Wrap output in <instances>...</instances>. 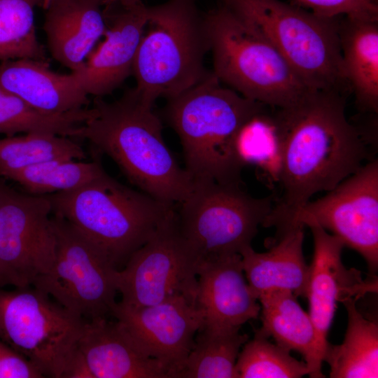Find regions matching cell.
<instances>
[{"label":"cell","mask_w":378,"mask_h":378,"mask_svg":"<svg viewBox=\"0 0 378 378\" xmlns=\"http://www.w3.org/2000/svg\"><path fill=\"white\" fill-rule=\"evenodd\" d=\"M275 109L273 144L282 195L262 226L278 229L314 195L332 190L357 172L369 152L363 133L347 120L340 93L314 90Z\"/></svg>","instance_id":"cell-1"},{"label":"cell","mask_w":378,"mask_h":378,"mask_svg":"<svg viewBox=\"0 0 378 378\" xmlns=\"http://www.w3.org/2000/svg\"><path fill=\"white\" fill-rule=\"evenodd\" d=\"M93 113L69 137L85 139L106 154L142 192L169 204L184 200L194 181L164 142L160 117L134 88L119 99L94 97Z\"/></svg>","instance_id":"cell-2"},{"label":"cell","mask_w":378,"mask_h":378,"mask_svg":"<svg viewBox=\"0 0 378 378\" xmlns=\"http://www.w3.org/2000/svg\"><path fill=\"white\" fill-rule=\"evenodd\" d=\"M267 106L224 85L212 71L167 99L164 115L179 137L193 181L241 183L245 165L237 149L238 133Z\"/></svg>","instance_id":"cell-3"},{"label":"cell","mask_w":378,"mask_h":378,"mask_svg":"<svg viewBox=\"0 0 378 378\" xmlns=\"http://www.w3.org/2000/svg\"><path fill=\"white\" fill-rule=\"evenodd\" d=\"M48 196L52 214L95 243L116 267L126 263L175 209L106 172L77 188Z\"/></svg>","instance_id":"cell-4"},{"label":"cell","mask_w":378,"mask_h":378,"mask_svg":"<svg viewBox=\"0 0 378 378\" xmlns=\"http://www.w3.org/2000/svg\"><path fill=\"white\" fill-rule=\"evenodd\" d=\"M213 72L242 96L274 108L298 102L311 92L278 50L227 7L204 13Z\"/></svg>","instance_id":"cell-5"},{"label":"cell","mask_w":378,"mask_h":378,"mask_svg":"<svg viewBox=\"0 0 378 378\" xmlns=\"http://www.w3.org/2000/svg\"><path fill=\"white\" fill-rule=\"evenodd\" d=\"M209 52L204 13L196 0H168L148 7V22L132 68L135 90L153 106L160 97L171 99L200 81Z\"/></svg>","instance_id":"cell-6"},{"label":"cell","mask_w":378,"mask_h":378,"mask_svg":"<svg viewBox=\"0 0 378 378\" xmlns=\"http://www.w3.org/2000/svg\"><path fill=\"white\" fill-rule=\"evenodd\" d=\"M262 34L312 89L350 91L340 44L339 18L279 0H218Z\"/></svg>","instance_id":"cell-7"},{"label":"cell","mask_w":378,"mask_h":378,"mask_svg":"<svg viewBox=\"0 0 378 378\" xmlns=\"http://www.w3.org/2000/svg\"><path fill=\"white\" fill-rule=\"evenodd\" d=\"M274 202L247 194L240 184L194 181L175 213L181 233L200 261L239 254L251 246Z\"/></svg>","instance_id":"cell-8"},{"label":"cell","mask_w":378,"mask_h":378,"mask_svg":"<svg viewBox=\"0 0 378 378\" xmlns=\"http://www.w3.org/2000/svg\"><path fill=\"white\" fill-rule=\"evenodd\" d=\"M87 321L34 287L0 288V338L44 377L64 378Z\"/></svg>","instance_id":"cell-9"},{"label":"cell","mask_w":378,"mask_h":378,"mask_svg":"<svg viewBox=\"0 0 378 378\" xmlns=\"http://www.w3.org/2000/svg\"><path fill=\"white\" fill-rule=\"evenodd\" d=\"M55 256L33 287L87 320L111 314L118 269L95 243L61 216L52 214Z\"/></svg>","instance_id":"cell-10"},{"label":"cell","mask_w":378,"mask_h":378,"mask_svg":"<svg viewBox=\"0 0 378 378\" xmlns=\"http://www.w3.org/2000/svg\"><path fill=\"white\" fill-rule=\"evenodd\" d=\"M200 259L180 232L174 211L117 273L121 304L141 307L176 297L196 303ZM197 304V303H196Z\"/></svg>","instance_id":"cell-11"},{"label":"cell","mask_w":378,"mask_h":378,"mask_svg":"<svg viewBox=\"0 0 378 378\" xmlns=\"http://www.w3.org/2000/svg\"><path fill=\"white\" fill-rule=\"evenodd\" d=\"M48 195L20 192L0 178V288H24L51 267L56 240Z\"/></svg>","instance_id":"cell-12"},{"label":"cell","mask_w":378,"mask_h":378,"mask_svg":"<svg viewBox=\"0 0 378 378\" xmlns=\"http://www.w3.org/2000/svg\"><path fill=\"white\" fill-rule=\"evenodd\" d=\"M316 223L358 253L371 272L378 268V161L363 164L328 193L309 201L278 230Z\"/></svg>","instance_id":"cell-13"},{"label":"cell","mask_w":378,"mask_h":378,"mask_svg":"<svg viewBox=\"0 0 378 378\" xmlns=\"http://www.w3.org/2000/svg\"><path fill=\"white\" fill-rule=\"evenodd\" d=\"M110 315L146 354L168 370L170 378H178L204 325L197 304L183 297L141 307L115 302Z\"/></svg>","instance_id":"cell-14"},{"label":"cell","mask_w":378,"mask_h":378,"mask_svg":"<svg viewBox=\"0 0 378 378\" xmlns=\"http://www.w3.org/2000/svg\"><path fill=\"white\" fill-rule=\"evenodd\" d=\"M309 226L313 236L314 253L307 298L316 332L314 378H323L322 363L328 335L339 302L358 300L377 291V279H363L361 272L347 269L342 261V241L316 223Z\"/></svg>","instance_id":"cell-15"},{"label":"cell","mask_w":378,"mask_h":378,"mask_svg":"<svg viewBox=\"0 0 378 378\" xmlns=\"http://www.w3.org/2000/svg\"><path fill=\"white\" fill-rule=\"evenodd\" d=\"M103 12L104 40L94 48L80 69L73 72L88 95L111 94L132 74L136 52L148 22V6L142 1L122 5L106 0Z\"/></svg>","instance_id":"cell-16"},{"label":"cell","mask_w":378,"mask_h":378,"mask_svg":"<svg viewBox=\"0 0 378 378\" xmlns=\"http://www.w3.org/2000/svg\"><path fill=\"white\" fill-rule=\"evenodd\" d=\"M64 378H170L115 322L88 320Z\"/></svg>","instance_id":"cell-17"},{"label":"cell","mask_w":378,"mask_h":378,"mask_svg":"<svg viewBox=\"0 0 378 378\" xmlns=\"http://www.w3.org/2000/svg\"><path fill=\"white\" fill-rule=\"evenodd\" d=\"M196 303L203 326L240 328L259 316L260 305L246 279L240 254L199 262Z\"/></svg>","instance_id":"cell-18"},{"label":"cell","mask_w":378,"mask_h":378,"mask_svg":"<svg viewBox=\"0 0 378 378\" xmlns=\"http://www.w3.org/2000/svg\"><path fill=\"white\" fill-rule=\"evenodd\" d=\"M106 0H53L47 7L43 29L48 49L57 62L75 71L83 67L99 38L106 20Z\"/></svg>","instance_id":"cell-19"},{"label":"cell","mask_w":378,"mask_h":378,"mask_svg":"<svg viewBox=\"0 0 378 378\" xmlns=\"http://www.w3.org/2000/svg\"><path fill=\"white\" fill-rule=\"evenodd\" d=\"M0 89L45 113H64L86 107L88 94L75 74L52 71L48 60L0 62Z\"/></svg>","instance_id":"cell-20"},{"label":"cell","mask_w":378,"mask_h":378,"mask_svg":"<svg viewBox=\"0 0 378 378\" xmlns=\"http://www.w3.org/2000/svg\"><path fill=\"white\" fill-rule=\"evenodd\" d=\"M304 227L291 225L276 234L274 244L266 252H256L251 245L240 251L246 279L257 298L271 288L307 298L310 267L303 255Z\"/></svg>","instance_id":"cell-21"},{"label":"cell","mask_w":378,"mask_h":378,"mask_svg":"<svg viewBox=\"0 0 378 378\" xmlns=\"http://www.w3.org/2000/svg\"><path fill=\"white\" fill-rule=\"evenodd\" d=\"M338 33L348 85L358 106L378 112V20L340 17Z\"/></svg>","instance_id":"cell-22"},{"label":"cell","mask_w":378,"mask_h":378,"mask_svg":"<svg viewBox=\"0 0 378 378\" xmlns=\"http://www.w3.org/2000/svg\"><path fill=\"white\" fill-rule=\"evenodd\" d=\"M297 296L282 288L261 292L260 334L272 337L278 345L298 352L309 369V377L314 378L316 332L309 313L300 305Z\"/></svg>","instance_id":"cell-23"},{"label":"cell","mask_w":378,"mask_h":378,"mask_svg":"<svg viewBox=\"0 0 378 378\" xmlns=\"http://www.w3.org/2000/svg\"><path fill=\"white\" fill-rule=\"evenodd\" d=\"M355 299L342 303L347 313V327L341 344L328 343L323 361L331 378L378 377V325L358 310Z\"/></svg>","instance_id":"cell-24"},{"label":"cell","mask_w":378,"mask_h":378,"mask_svg":"<svg viewBox=\"0 0 378 378\" xmlns=\"http://www.w3.org/2000/svg\"><path fill=\"white\" fill-rule=\"evenodd\" d=\"M239 330L202 326L178 378H237V359L248 340Z\"/></svg>","instance_id":"cell-25"},{"label":"cell","mask_w":378,"mask_h":378,"mask_svg":"<svg viewBox=\"0 0 378 378\" xmlns=\"http://www.w3.org/2000/svg\"><path fill=\"white\" fill-rule=\"evenodd\" d=\"M104 172L98 159L87 162L60 158L8 172L0 176L18 183L29 194L43 195L77 188Z\"/></svg>","instance_id":"cell-26"},{"label":"cell","mask_w":378,"mask_h":378,"mask_svg":"<svg viewBox=\"0 0 378 378\" xmlns=\"http://www.w3.org/2000/svg\"><path fill=\"white\" fill-rule=\"evenodd\" d=\"M85 160L87 155L76 139L48 132H28L0 139V176L46 161Z\"/></svg>","instance_id":"cell-27"},{"label":"cell","mask_w":378,"mask_h":378,"mask_svg":"<svg viewBox=\"0 0 378 378\" xmlns=\"http://www.w3.org/2000/svg\"><path fill=\"white\" fill-rule=\"evenodd\" d=\"M42 0H0V62L48 60L36 35L34 10Z\"/></svg>","instance_id":"cell-28"},{"label":"cell","mask_w":378,"mask_h":378,"mask_svg":"<svg viewBox=\"0 0 378 378\" xmlns=\"http://www.w3.org/2000/svg\"><path fill=\"white\" fill-rule=\"evenodd\" d=\"M290 351L255 331L238 355L235 370L237 378H300L309 375L304 360H298Z\"/></svg>","instance_id":"cell-29"},{"label":"cell","mask_w":378,"mask_h":378,"mask_svg":"<svg viewBox=\"0 0 378 378\" xmlns=\"http://www.w3.org/2000/svg\"><path fill=\"white\" fill-rule=\"evenodd\" d=\"M295 5L326 18L378 20V4L372 0H293Z\"/></svg>","instance_id":"cell-30"},{"label":"cell","mask_w":378,"mask_h":378,"mask_svg":"<svg viewBox=\"0 0 378 378\" xmlns=\"http://www.w3.org/2000/svg\"><path fill=\"white\" fill-rule=\"evenodd\" d=\"M23 356L0 338V378H43Z\"/></svg>","instance_id":"cell-31"},{"label":"cell","mask_w":378,"mask_h":378,"mask_svg":"<svg viewBox=\"0 0 378 378\" xmlns=\"http://www.w3.org/2000/svg\"><path fill=\"white\" fill-rule=\"evenodd\" d=\"M118 1L122 5H131V4L137 3L139 1H141V0H118Z\"/></svg>","instance_id":"cell-32"},{"label":"cell","mask_w":378,"mask_h":378,"mask_svg":"<svg viewBox=\"0 0 378 378\" xmlns=\"http://www.w3.org/2000/svg\"><path fill=\"white\" fill-rule=\"evenodd\" d=\"M53 0H42L43 1V6L42 8L43 9H46L47 7L48 6V5L50 4L51 1H52Z\"/></svg>","instance_id":"cell-33"},{"label":"cell","mask_w":378,"mask_h":378,"mask_svg":"<svg viewBox=\"0 0 378 378\" xmlns=\"http://www.w3.org/2000/svg\"><path fill=\"white\" fill-rule=\"evenodd\" d=\"M3 94H4V90L0 89V103H1V97H2Z\"/></svg>","instance_id":"cell-34"}]
</instances>
